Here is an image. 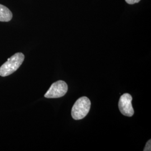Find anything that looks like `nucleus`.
<instances>
[{"label": "nucleus", "instance_id": "nucleus-1", "mask_svg": "<svg viewBox=\"0 0 151 151\" xmlns=\"http://www.w3.org/2000/svg\"><path fill=\"white\" fill-rule=\"evenodd\" d=\"M25 56L22 53H17L13 55L0 67V76L6 77L15 72L22 65Z\"/></svg>", "mask_w": 151, "mask_h": 151}, {"label": "nucleus", "instance_id": "nucleus-2", "mask_svg": "<svg viewBox=\"0 0 151 151\" xmlns=\"http://www.w3.org/2000/svg\"><path fill=\"white\" fill-rule=\"evenodd\" d=\"M91 108V101L88 97H81L78 99L73 106L71 115L75 120L83 119L88 113Z\"/></svg>", "mask_w": 151, "mask_h": 151}, {"label": "nucleus", "instance_id": "nucleus-3", "mask_svg": "<svg viewBox=\"0 0 151 151\" xmlns=\"http://www.w3.org/2000/svg\"><path fill=\"white\" fill-rule=\"evenodd\" d=\"M68 91V85L65 81H57L50 87L44 97L48 99L60 98L65 96Z\"/></svg>", "mask_w": 151, "mask_h": 151}, {"label": "nucleus", "instance_id": "nucleus-4", "mask_svg": "<svg viewBox=\"0 0 151 151\" xmlns=\"http://www.w3.org/2000/svg\"><path fill=\"white\" fill-rule=\"evenodd\" d=\"M132 97L129 93H124L119 99V110L121 113L128 117H131L134 114V109L132 104Z\"/></svg>", "mask_w": 151, "mask_h": 151}, {"label": "nucleus", "instance_id": "nucleus-5", "mask_svg": "<svg viewBox=\"0 0 151 151\" xmlns=\"http://www.w3.org/2000/svg\"><path fill=\"white\" fill-rule=\"evenodd\" d=\"M12 18L11 11L5 6L0 4V22H8Z\"/></svg>", "mask_w": 151, "mask_h": 151}, {"label": "nucleus", "instance_id": "nucleus-6", "mask_svg": "<svg viewBox=\"0 0 151 151\" xmlns=\"http://www.w3.org/2000/svg\"><path fill=\"white\" fill-rule=\"evenodd\" d=\"M144 151H151V140L150 139L148 140V142L146 143V146L143 150Z\"/></svg>", "mask_w": 151, "mask_h": 151}, {"label": "nucleus", "instance_id": "nucleus-7", "mask_svg": "<svg viewBox=\"0 0 151 151\" xmlns=\"http://www.w3.org/2000/svg\"><path fill=\"white\" fill-rule=\"evenodd\" d=\"M126 1L127 3H128V4L130 5H133L136 3H138L140 1V0H125Z\"/></svg>", "mask_w": 151, "mask_h": 151}]
</instances>
